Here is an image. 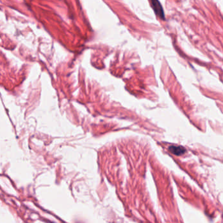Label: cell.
<instances>
[{"instance_id":"1","label":"cell","mask_w":223,"mask_h":223,"mask_svg":"<svg viewBox=\"0 0 223 223\" xmlns=\"http://www.w3.org/2000/svg\"><path fill=\"white\" fill-rule=\"evenodd\" d=\"M151 3L153 5V9L154 11H155V14L160 19L164 20V13L161 4L160 3L158 0H151Z\"/></svg>"},{"instance_id":"2","label":"cell","mask_w":223,"mask_h":223,"mask_svg":"<svg viewBox=\"0 0 223 223\" xmlns=\"http://www.w3.org/2000/svg\"><path fill=\"white\" fill-rule=\"evenodd\" d=\"M169 151L176 155H181L185 152V148L181 146H170L169 147Z\"/></svg>"}]
</instances>
